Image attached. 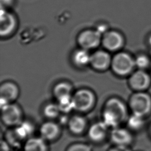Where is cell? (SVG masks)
<instances>
[{"instance_id":"6da1fadb","label":"cell","mask_w":151,"mask_h":151,"mask_svg":"<svg viewBox=\"0 0 151 151\" xmlns=\"http://www.w3.org/2000/svg\"><path fill=\"white\" fill-rule=\"evenodd\" d=\"M102 117V121L109 128L119 127L128 118L127 107L122 100L111 98L105 104Z\"/></svg>"},{"instance_id":"7a4b0ae2","label":"cell","mask_w":151,"mask_h":151,"mask_svg":"<svg viewBox=\"0 0 151 151\" xmlns=\"http://www.w3.org/2000/svg\"><path fill=\"white\" fill-rule=\"evenodd\" d=\"M129 105L132 113L145 117L151 113V96L146 91H135L129 99Z\"/></svg>"},{"instance_id":"3957f363","label":"cell","mask_w":151,"mask_h":151,"mask_svg":"<svg viewBox=\"0 0 151 151\" xmlns=\"http://www.w3.org/2000/svg\"><path fill=\"white\" fill-rule=\"evenodd\" d=\"M110 66L114 73L120 76L131 74L134 68L136 67L134 58L125 52L116 54L111 59Z\"/></svg>"},{"instance_id":"277c9868","label":"cell","mask_w":151,"mask_h":151,"mask_svg":"<svg viewBox=\"0 0 151 151\" xmlns=\"http://www.w3.org/2000/svg\"><path fill=\"white\" fill-rule=\"evenodd\" d=\"M74 109L80 112L89 111L95 103L93 93L87 89L78 90L73 96Z\"/></svg>"},{"instance_id":"5b68a950","label":"cell","mask_w":151,"mask_h":151,"mask_svg":"<svg viewBox=\"0 0 151 151\" xmlns=\"http://www.w3.org/2000/svg\"><path fill=\"white\" fill-rule=\"evenodd\" d=\"M1 119L3 123L8 127L17 126L23 121L22 113L20 107L13 103H9L2 107Z\"/></svg>"},{"instance_id":"8992f818","label":"cell","mask_w":151,"mask_h":151,"mask_svg":"<svg viewBox=\"0 0 151 151\" xmlns=\"http://www.w3.org/2000/svg\"><path fill=\"white\" fill-rule=\"evenodd\" d=\"M129 84L135 91H146L150 86L151 77L146 70L138 69L130 74Z\"/></svg>"},{"instance_id":"52a82bcc","label":"cell","mask_w":151,"mask_h":151,"mask_svg":"<svg viewBox=\"0 0 151 151\" xmlns=\"http://www.w3.org/2000/svg\"><path fill=\"white\" fill-rule=\"evenodd\" d=\"M101 34L97 30L86 29L80 33L77 41L81 47L85 50L96 48L101 41Z\"/></svg>"},{"instance_id":"ba28073f","label":"cell","mask_w":151,"mask_h":151,"mask_svg":"<svg viewBox=\"0 0 151 151\" xmlns=\"http://www.w3.org/2000/svg\"><path fill=\"white\" fill-rule=\"evenodd\" d=\"M109 136L113 145L129 146L133 140V135L129 129L120 126L111 129Z\"/></svg>"},{"instance_id":"9c48e42d","label":"cell","mask_w":151,"mask_h":151,"mask_svg":"<svg viewBox=\"0 0 151 151\" xmlns=\"http://www.w3.org/2000/svg\"><path fill=\"white\" fill-rule=\"evenodd\" d=\"M123 35L116 31H109L105 32L101 39L103 47L110 51L120 50L124 45Z\"/></svg>"},{"instance_id":"30bf717a","label":"cell","mask_w":151,"mask_h":151,"mask_svg":"<svg viewBox=\"0 0 151 151\" xmlns=\"http://www.w3.org/2000/svg\"><path fill=\"white\" fill-rule=\"evenodd\" d=\"M109 129L103 121L96 122L88 129L87 136L94 143H101L109 135Z\"/></svg>"},{"instance_id":"8fae6325","label":"cell","mask_w":151,"mask_h":151,"mask_svg":"<svg viewBox=\"0 0 151 151\" xmlns=\"http://www.w3.org/2000/svg\"><path fill=\"white\" fill-rule=\"evenodd\" d=\"M40 136L45 140L52 142L57 140L61 134V128L57 123L48 120L44 122L39 129Z\"/></svg>"},{"instance_id":"7c38bea8","label":"cell","mask_w":151,"mask_h":151,"mask_svg":"<svg viewBox=\"0 0 151 151\" xmlns=\"http://www.w3.org/2000/svg\"><path fill=\"white\" fill-rule=\"evenodd\" d=\"M111 59L109 53L105 51H96L91 54L90 64L96 70H105L111 65Z\"/></svg>"},{"instance_id":"4fadbf2b","label":"cell","mask_w":151,"mask_h":151,"mask_svg":"<svg viewBox=\"0 0 151 151\" xmlns=\"http://www.w3.org/2000/svg\"><path fill=\"white\" fill-rule=\"evenodd\" d=\"M16 26L15 17L11 13L7 12L2 8L1 9L0 34L1 37H6L11 34Z\"/></svg>"},{"instance_id":"5bb4252c","label":"cell","mask_w":151,"mask_h":151,"mask_svg":"<svg viewBox=\"0 0 151 151\" xmlns=\"http://www.w3.org/2000/svg\"><path fill=\"white\" fill-rule=\"evenodd\" d=\"M69 131L74 135H81L87 130V122L85 117L80 115H74L68 120Z\"/></svg>"},{"instance_id":"9a60e30c","label":"cell","mask_w":151,"mask_h":151,"mask_svg":"<svg viewBox=\"0 0 151 151\" xmlns=\"http://www.w3.org/2000/svg\"><path fill=\"white\" fill-rule=\"evenodd\" d=\"M18 94L19 89L15 83L6 81L1 84L0 87V99L11 103L18 97Z\"/></svg>"},{"instance_id":"2e32d148","label":"cell","mask_w":151,"mask_h":151,"mask_svg":"<svg viewBox=\"0 0 151 151\" xmlns=\"http://www.w3.org/2000/svg\"><path fill=\"white\" fill-rule=\"evenodd\" d=\"M23 151H48L47 142L41 136H32L23 145Z\"/></svg>"},{"instance_id":"e0dca14e","label":"cell","mask_w":151,"mask_h":151,"mask_svg":"<svg viewBox=\"0 0 151 151\" xmlns=\"http://www.w3.org/2000/svg\"><path fill=\"white\" fill-rule=\"evenodd\" d=\"M14 130L18 137L24 143L28 139L33 136L35 127L32 123L27 120H23L15 127Z\"/></svg>"},{"instance_id":"ac0fdd59","label":"cell","mask_w":151,"mask_h":151,"mask_svg":"<svg viewBox=\"0 0 151 151\" xmlns=\"http://www.w3.org/2000/svg\"><path fill=\"white\" fill-rule=\"evenodd\" d=\"M91 55L87 50L81 48L76 51L73 55L74 63L78 67H83L90 64Z\"/></svg>"},{"instance_id":"d6986e66","label":"cell","mask_w":151,"mask_h":151,"mask_svg":"<svg viewBox=\"0 0 151 151\" xmlns=\"http://www.w3.org/2000/svg\"><path fill=\"white\" fill-rule=\"evenodd\" d=\"M126 122L129 129L137 131L143 127L145 124V117L132 113L130 116H128Z\"/></svg>"},{"instance_id":"ffe728a7","label":"cell","mask_w":151,"mask_h":151,"mask_svg":"<svg viewBox=\"0 0 151 151\" xmlns=\"http://www.w3.org/2000/svg\"><path fill=\"white\" fill-rule=\"evenodd\" d=\"M4 135V139L8 143L11 147L18 148L23 146L24 143L17 135L13 127H11L6 130Z\"/></svg>"},{"instance_id":"44dd1931","label":"cell","mask_w":151,"mask_h":151,"mask_svg":"<svg viewBox=\"0 0 151 151\" xmlns=\"http://www.w3.org/2000/svg\"><path fill=\"white\" fill-rule=\"evenodd\" d=\"M72 87L71 85L67 82H60L57 84L53 90L54 94L57 99L63 97L71 95Z\"/></svg>"},{"instance_id":"7402d4cb","label":"cell","mask_w":151,"mask_h":151,"mask_svg":"<svg viewBox=\"0 0 151 151\" xmlns=\"http://www.w3.org/2000/svg\"><path fill=\"white\" fill-rule=\"evenodd\" d=\"M58 100V106L61 112L67 113L74 109L73 96L71 95L63 97Z\"/></svg>"},{"instance_id":"603a6c76","label":"cell","mask_w":151,"mask_h":151,"mask_svg":"<svg viewBox=\"0 0 151 151\" xmlns=\"http://www.w3.org/2000/svg\"><path fill=\"white\" fill-rule=\"evenodd\" d=\"M134 58L135 67L139 70H145L151 65V58L146 54H138Z\"/></svg>"},{"instance_id":"cb8c5ba5","label":"cell","mask_w":151,"mask_h":151,"mask_svg":"<svg viewBox=\"0 0 151 151\" xmlns=\"http://www.w3.org/2000/svg\"><path fill=\"white\" fill-rule=\"evenodd\" d=\"M60 112L58 104L54 103L47 104L43 109V113L44 116L50 119L57 118L59 116Z\"/></svg>"},{"instance_id":"d4e9b609","label":"cell","mask_w":151,"mask_h":151,"mask_svg":"<svg viewBox=\"0 0 151 151\" xmlns=\"http://www.w3.org/2000/svg\"><path fill=\"white\" fill-rule=\"evenodd\" d=\"M65 151H93L91 146L84 142H76L70 145Z\"/></svg>"},{"instance_id":"484cf974","label":"cell","mask_w":151,"mask_h":151,"mask_svg":"<svg viewBox=\"0 0 151 151\" xmlns=\"http://www.w3.org/2000/svg\"><path fill=\"white\" fill-rule=\"evenodd\" d=\"M107 151H132L129 146H120V145H113Z\"/></svg>"},{"instance_id":"4316f807","label":"cell","mask_w":151,"mask_h":151,"mask_svg":"<svg viewBox=\"0 0 151 151\" xmlns=\"http://www.w3.org/2000/svg\"><path fill=\"white\" fill-rule=\"evenodd\" d=\"M11 146L5 139H1V151H10Z\"/></svg>"},{"instance_id":"83f0119b","label":"cell","mask_w":151,"mask_h":151,"mask_svg":"<svg viewBox=\"0 0 151 151\" xmlns=\"http://www.w3.org/2000/svg\"><path fill=\"white\" fill-rule=\"evenodd\" d=\"M12 2V0H1V7L11 5Z\"/></svg>"},{"instance_id":"f1b7e54d","label":"cell","mask_w":151,"mask_h":151,"mask_svg":"<svg viewBox=\"0 0 151 151\" xmlns=\"http://www.w3.org/2000/svg\"><path fill=\"white\" fill-rule=\"evenodd\" d=\"M147 43L151 47V34L147 38Z\"/></svg>"},{"instance_id":"f546056e","label":"cell","mask_w":151,"mask_h":151,"mask_svg":"<svg viewBox=\"0 0 151 151\" xmlns=\"http://www.w3.org/2000/svg\"><path fill=\"white\" fill-rule=\"evenodd\" d=\"M150 133H151V127H150Z\"/></svg>"}]
</instances>
